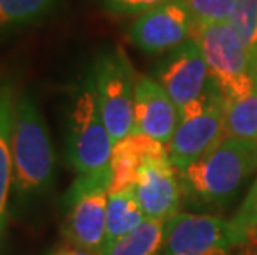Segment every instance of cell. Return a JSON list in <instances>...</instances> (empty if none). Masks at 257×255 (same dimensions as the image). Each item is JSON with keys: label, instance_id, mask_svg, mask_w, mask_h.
Returning a JSON list of instances; mask_svg holds the SVG:
<instances>
[{"label": "cell", "instance_id": "21", "mask_svg": "<svg viewBox=\"0 0 257 255\" xmlns=\"http://www.w3.org/2000/svg\"><path fill=\"white\" fill-rule=\"evenodd\" d=\"M231 222L237 229L249 232V234L254 229H257V177L252 186H250L247 196L244 197V202L240 204L237 212L231 219Z\"/></svg>", "mask_w": 257, "mask_h": 255}, {"label": "cell", "instance_id": "20", "mask_svg": "<svg viewBox=\"0 0 257 255\" xmlns=\"http://www.w3.org/2000/svg\"><path fill=\"white\" fill-rule=\"evenodd\" d=\"M196 24H227L236 0H179Z\"/></svg>", "mask_w": 257, "mask_h": 255}, {"label": "cell", "instance_id": "15", "mask_svg": "<svg viewBox=\"0 0 257 255\" xmlns=\"http://www.w3.org/2000/svg\"><path fill=\"white\" fill-rule=\"evenodd\" d=\"M165 222L145 219L130 234L103 245L100 255H163Z\"/></svg>", "mask_w": 257, "mask_h": 255}, {"label": "cell", "instance_id": "8", "mask_svg": "<svg viewBox=\"0 0 257 255\" xmlns=\"http://www.w3.org/2000/svg\"><path fill=\"white\" fill-rule=\"evenodd\" d=\"M108 184L76 176L65 196L62 234L68 243L100 255L106 240Z\"/></svg>", "mask_w": 257, "mask_h": 255}, {"label": "cell", "instance_id": "16", "mask_svg": "<svg viewBox=\"0 0 257 255\" xmlns=\"http://www.w3.org/2000/svg\"><path fill=\"white\" fill-rule=\"evenodd\" d=\"M146 215L136 199L135 189L123 192H114L108 196L106 205V240L113 242L116 238L130 234L145 222Z\"/></svg>", "mask_w": 257, "mask_h": 255}, {"label": "cell", "instance_id": "1", "mask_svg": "<svg viewBox=\"0 0 257 255\" xmlns=\"http://www.w3.org/2000/svg\"><path fill=\"white\" fill-rule=\"evenodd\" d=\"M55 181V151L37 100L20 91L12 131V189L19 197L47 194Z\"/></svg>", "mask_w": 257, "mask_h": 255}, {"label": "cell", "instance_id": "2", "mask_svg": "<svg viewBox=\"0 0 257 255\" xmlns=\"http://www.w3.org/2000/svg\"><path fill=\"white\" fill-rule=\"evenodd\" d=\"M257 171V143L224 138L198 162L179 171L184 196L198 205L219 207Z\"/></svg>", "mask_w": 257, "mask_h": 255}, {"label": "cell", "instance_id": "4", "mask_svg": "<svg viewBox=\"0 0 257 255\" xmlns=\"http://www.w3.org/2000/svg\"><path fill=\"white\" fill-rule=\"evenodd\" d=\"M191 40L199 45L212 83L226 101L242 98L257 86V58L229 24H194Z\"/></svg>", "mask_w": 257, "mask_h": 255}, {"label": "cell", "instance_id": "9", "mask_svg": "<svg viewBox=\"0 0 257 255\" xmlns=\"http://www.w3.org/2000/svg\"><path fill=\"white\" fill-rule=\"evenodd\" d=\"M194 24L189 10L171 0L140 14L130 25L128 40L146 55H160L191 40Z\"/></svg>", "mask_w": 257, "mask_h": 255}, {"label": "cell", "instance_id": "19", "mask_svg": "<svg viewBox=\"0 0 257 255\" xmlns=\"http://www.w3.org/2000/svg\"><path fill=\"white\" fill-rule=\"evenodd\" d=\"M227 24L234 29L250 55L257 58V0H236Z\"/></svg>", "mask_w": 257, "mask_h": 255}, {"label": "cell", "instance_id": "18", "mask_svg": "<svg viewBox=\"0 0 257 255\" xmlns=\"http://www.w3.org/2000/svg\"><path fill=\"white\" fill-rule=\"evenodd\" d=\"M226 138L257 143V86L249 95L234 101H226Z\"/></svg>", "mask_w": 257, "mask_h": 255}, {"label": "cell", "instance_id": "14", "mask_svg": "<svg viewBox=\"0 0 257 255\" xmlns=\"http://www.w3.org/2000/svg\"><path fill=\"white\" fill-rule=\"evenodd\" d=\"M20 91L12 77L0 75V235L9 219V196L12 191V131L15 105Z\"/></svg>", "mask_w": 257, "mask_h": 255}, {"label": "cell", "instance_id": "12", "mask_svg": "<svg viewBox=\"0 0 257 255\" xmlns=\"http://www.w3.org/2000/svg\"><path fill=\"white\" fill-rule=\"evenodd\" d=\"M179 119L181 111L156 78L136 75L131 133L145 134L168 146L176 133Z\"/></svg>", "mask_w": 257, "mask_h": 255}, {"label": "cell", "instance_id": "11", "mask_svg": "<svg viewBox=\"0 0 257 255\" xmlns=\"http://www.w3.org/2000/svg\"><path fill=\"white\" fill-rule=\"evenodd\" d=\"M178 172L168 153L151 157L141 167L133 189L146 219L166 222L179 214L184 192Z\"/></svg>", "mask_w": 257, "mask_h": 255}, {"label": "cell", "instance_id": "17", "mask_svg": "<svg viewBox=\"0 0 257 255\" xmlns=\"http://www.w3.org/2000/svg\"><path fill=\"white\" fill-rule=\"evenodd\" d=\"M57 5L58 0H0V37L43 20Z\"/></svg>", "mask_w": 257, "mask_h": 255}, {"label": "cell", "instance_id": "22", "mask_svg": "<svg viewBox=\"0 0 257 255\" xmlns=\"http://www.w3.org/2000/svg\"><path fill=\"white\" fill-rule=\"evenodd\" d=\"M171 2V0H100L103 9L111 15H136L146 12L153 7H158L161 4Z\"/></svg>", "mask_w": 257, "mask_h": 255}, {"label": "cell", "instance_id": "10", "mask_svg": "<svg viewBox=\"0 0 257 255\" xmlns=\"http://www.w3.org/2000/svg\"><path fill=\"white\" fill-rule=\"evenodd\" d=\"M155 78L171 96L179 111L199 100L212 86L209 68L199 45L188 40L158 63Z\"/></svg>", "mask_w": 257, "mask_h": 255}, {"label": "cell", "instance_id": "13", "mask_svg": "<svg viewBox=\"0 0 257 255\" xmlns=\"http://www.w3.org/2000/svg\"><path fill=\"white\" fill-rule=\"evenodd\" d=\"M168 153V146L140 133H130L113 146L108 192H123L135 187L141 167L148 159Z\"/></svg>", "mask_w": 257, "mask_h": 255}, {"label": "cell", "instance_id": "23", "mask_svg": "<svg viewBox=\"0 0 257 255\" xmlns=\"http://www.w3.org/2000/svg\"><path fill=\"white\" fill-rule=\"evenodd\" d=\"M50 255H95V253H91L88 250H85V248L76 247V245H73V243L67 242L65 245L55 248V250H53Z\"/></svg>", "mask_w": 257, "mask_h": 255}, {"label": "cell", "instance_id": "5", "mask_svg": "<svg viewBox=\"0 0 257 255\" xmlns=\"http://www.w3.org/2000/svg\"><path fill=\"white\" fill-rule=\"evenodd\" d=\"M226 100L214 83L199 100L181 110L178 129L168 144L169 161L178 171L188 169L226 138Z\"/></svg>", "mask_w": 257, "mask_h": 255}, {"label": "cell", "instance_id": "7", "mask_svg": "<svg viewBox=\"0 0 257 255\" xmlns=\"http://www.w3.org/2000/svg\"><path fill=\"white\" fill-rule=\"evenodd\" d=\"M249 238L222 217L179 212L165 222L163 255H234Z\"/></svg>", "mask_w": 257, "mask_h": 255}, {"label": "cell", "instance_id": "24", "mask_svg": "<svg viewBox=\"0 0 257 255\" xmlns=\"http://www.w3.org/2000/svg\"><path fill=\"white\" fill-rule=\"evenodd\" d=\"M250 238H254V240H257V229H254L252 232H250Z\"/></svg>", "mask_w": 257, "mask_h": 255}, {"label": "cell", "instance_id": "3", "mask_svg": "<svg viewBox=\"0 0 257 255\" xmlns=\"http://www.w3.org/2000/svg\"><path fill=\"white\" fill-rule=\"evenodd\" d=\"M113 139L98 106L91 72L75 86L67 108V154L78 176L110 184Z\"/></svg>", "mask_w": 257, "mask_h": 255}, {"label": "cell", "instance_id": "6", "mask_svg": "<svg viewBox=\"0 0 257 255\" xmlns=\"http://www.w3.org/2000/svg\"><path fill=\"white\" fill-rule=\"evenodd\" d=\"M101 116L113 143L133 131V103L136 73L121 48H106L98 53L91 70Z\"/></svg>", "mask_w": 257, "mask_h": 255}]
</instances>
